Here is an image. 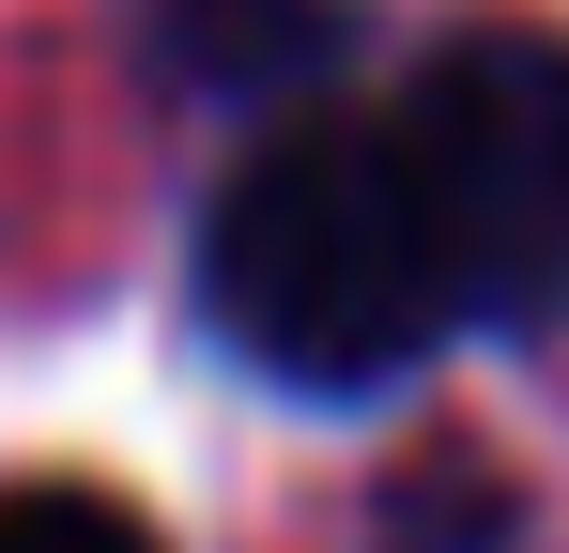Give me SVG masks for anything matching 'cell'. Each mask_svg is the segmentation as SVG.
Listing matches in <instances>:
<instances>
[{"label":"cell","instance_id":"cell-1","mask_svg":"<svg viewBox=\"0 0 569 553\" xmlns=\"http://www.w3.org/2000/svg\"><path fill=\"white\" fill-rule=\"evenodd\" d=\"M462 323L477 308L400 154V108H262V139L200 200V339L292 400H370Z\"/></svg>","mask_w":569,"mask_h":553},{"label":"cell","instance_id":"cell-2","mask_svg":"<svg viewBox=\"0 0 569 553\" xmlns=\"http://www.w3.org/2000/svg\"><path fill=\"white\" fill-rule=\"evenodd\" d=\"M400 154L431 184V231L462 262V308L508 339L569 323V31L477 16L400 78Z\"/></svg>","mask_w":569,"mask_h":553},{"label":"cell","instance_id":"cell-3","mask_svg":"<svg viewBox=\"0 0 569 553\" xmlns=\"http://www.w3.org/2000/svg\"><path fill=\"white\" fill-rule=\"evenodd\" d=\"M139 31H154V62L216 108H292V92L339 62V0H139Z\"/></svg>","mask_w":569,"mask_h":553},{"label":"cell","instance_id":"cell-4","mask_svg":"<svg viewBox=\"0 0 569 553\" xmlns=\"http://www.w3.org/2000/svg\"><path fill=\"white\" fill-rule=\"evenodd\" d=\"M0 553H170L123 492H93V476H16L0 492Z\"/></svg>","mask_w":569,"mask_h":553}]
</instances>
